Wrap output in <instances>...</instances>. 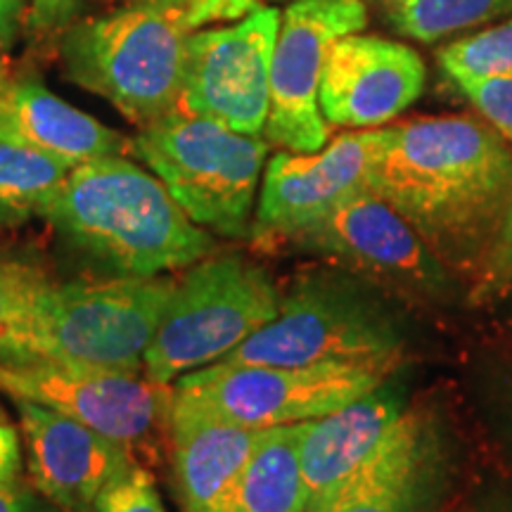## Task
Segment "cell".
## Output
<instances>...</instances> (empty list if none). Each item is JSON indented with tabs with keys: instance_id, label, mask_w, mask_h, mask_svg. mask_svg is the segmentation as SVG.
I'll list each match as a JSON object with an SVG mask.
<instances>
[{
	"instance_id": "cell-17",
	"label": "cell",
	"mask_w": 512,
	"mask_h": 512,
	"mask_svg": "<svg viewBox=\"0 0 512 512\" xmlns=\"http://www.w3.org/2000/svg\"><path fill=\"white\" fill-rule=\"evenodd\" d=\"M403 411L406 403L401 389L382 380L347 406L302 422L297 456L306 512H320L332 501L339 486L375 451Z\"/></svg>"
},
{
	"instance_id": "cell-16",
	"label": "cell",
	"mask_w": 512,
	"mask_h": 512,
	"mask_svg": "<svg viewBox=\"0 0 512 512\" xmlns=\"http://www.w3.org/2000/svg\"><path fill=\"white\" fill-rule=\"evenodd\" d=\"M15 403L27 446L29 484L60 512H91L107 479L133 458L74 418L34 401Z\"/></svg>"
},
{
	"instance_id": "cell-33",
	"label": "cell",
	"mask_w": 512,
	"mask_h": 512,
	"mask_svg": "<svg viewBox=\"0 0 512 512\" xmlns=\"http://www.w3.org/2000/svg\"><path fill=\"white\" fill-rule=\"evenodd\" d=\"M138 5H155V8H164V10H174V12H181L185 17L188 12L195 8L200 0H136Z\"/></svg>"
},
{
	"instance_id": "cell-20",
	"label": "cell",
	"mask_w": 512,
	"mask_h": 512,
	"mask_svg": "<svg viewBox=\"0 0 512 512\" xmlns=\"http://www.w3.org/2000/svg\"><path fill=\"white\" fill-rule=\"evenodd\" d=\"M299 432L302 422L266 430L252 463L214 512H306Z\"/></svg>"
},
{
	"instance_id": "cell-26",
	"label": "cell",
	"mask_w": 512,
	"mask_h": 512,
	"mask_svg": "<svg viewBox=\"0 0 512 512\" xmlns=\"http://www.w3.org/2000/svg\"><path fill=\"white\" fill-rule=\"evenodd\" d=\"M458 88L477 107L486 124L512 147V74L458 81Z\"/></svg>"
},
{
	"instance_id": "cell-22",
	"label": "cell",
	"mask_w": 512,
	"mask_h": 512,
	"mask_svg": "<svg viewBox=\"0 0 512 512\" xmlns=\"http://www.w3.org/2000/svg\"><path fill=\"white\" fill-rule=\"evenodd\" d=\"M48 285L41 268L0 254V363H41L38 313Z\"/></svg>"
},
{
	"instance_id": "cell-2",
	"label": "cell",
	"mask_w": 512,
	"mask_h": 512,
	"mask_svg": "<svg viewBox=\"0 0 512 512\" xmlns=\"http://www.w3.org/2000/svg\"><path fill=\"white\" fill-rule=\"evenodd\" d=\"M38 219L112 275L181 271L219 247L155 174L128 157H100L69 169Z\"/></svg>"
},
{
	"instance_id": "cell-27",
	"label": "cell",
	"mask_w": 512,
	"mask_h": 512,
	"mask_svg": "<svg viewBox=\"0 0 512 512\" xmlns=\"http://www.w3.org/2000/svg\"><path fill=\"white\" fill-rule=\"evenodd\" d=\"M512 285V197L505 216L498 226V233L486 252L482 266H479L477 290L484 297H494Z\"/></svg>"
},
{
	"instance_id": "cell-35",
	"label": "cell",
	"mask_w": 512,
	"mask_h": 512,
	"mask_svg": "<svg viewBox=\"0 0 512 512\" xmlns=\"http://www.w3.org/2000/svg\"><path fill=\"white\" fill-rule=\"evenodd\" d=\"M10 79H12V74H10L8 64H5V60H0V93H3V88L8 86Z\"/></svg>"
},
{
	"instance_id": "cell-15",
	"label": "cell",
	"mask_w": 512,
	"mask_h": 512,
	"mask_svg": "<svg viewBox=\"0 0 512 512\" xmlns=\"http://www.w3.org/2000/svg\"><path fill=\"white\" fill-rule=\"evenodd\" d=\"M446 489L448 456L437 422L411 408L320 512H437Z\"/></svg>"
},
{
	"instance_id": "cell-21",
	"label": "cell",
	"mask_w": 512,
	"mask_h": 512,
	"mask_svg": "<svg viewBox=\"0 0 512 512\" xmlns=\"http://www.w3.org/2000/svg\"><path fill=\"white\" fill-rule=\"evenodd\" d=\"M69 166L0 131V228H17L60 190Z\"/></svg>"
},
{
	"instance_id": "cell-1",
	"label": "cell",
	"mask_w": 512,
	"mask_h": 512,
	"mask_svg": "<svg viewBox=\"0 0 512 512\" xmlns=\"http://www.w3.org/2000/svg\"><path fill=\"white\" fill-rule=\"evenodd\" d=\"M368 190L446 268L479 271L512 197V150L489 124L467 117L389 126Z\"/></svg>"
},
{
	"instance_id": "cell-29",
	"label": "cell",
	"mask_w": 512,
	"mask_h": 512,
	"mask_svg": "<svg viewBox=\"0 0 512 512\" xmlns=\"http://www.w3.org/2000/svg\"><path fill=\"white\" fill-rule=\"evenodd\" d=\"M27 19L36 31H57L72 24L83 0H27Z\"/></svg>"
},
{
	"instance_id": "cell-7",
	"label": "cell",
	"mask_w": 512,
	"mask_h": 512,
	"mask_svg": "<svg viewBox=\"0 0 512 512\" xmlns=\"http://www.w3.org/2000/svg\"><path fill=\"white\" fill-rule=\"evenodd\" d=\"M176 275L50 280L38 313L41 363L140 373Z\"/></svg>"
},
{
	"instance_id": "cell-11",
	"label": "cell",
	"mask_w": 512,
	"mask_h": 512,
	"mask_svg": "<svg viewBox=\"0 0 512 512\" xmlns=\"http://www.w3.org/2000/svg\"><path fill=\"white\" fill-rule=\"evenodd\" d=\"M368 24L366 0H294L280 17L271 60V105L264 126L268 145L318 152L330 126L320 112V81L337 38Z\"/></svg>"
},
{
	"instance_id": "cell-6",
	"label": "cell",
	"mask_w": 512,
	"mask_h": 512,
	"mask_svg": "<svg viewBox=\"0 0 512 512\" xmlns=\"http://www.w3.org/2000/svg\"><path fill=\"white\" fill-rule=\"evenodd\" d=\"M271 273L242 254H216L176 275L162 323L147 347L143 373L171 384L221 361L278 316Z\"/></svg>"
},
{
	"instance_id": "cell-32",
	"label": "cell",
	"mask_w": 512,
	"mask_h": 512,
	"mask_svg": "<svg viewBox=\"0 0 512 512\" xmlns=\"http://www.w3.org/2000/svg\"><path fill=\"white\" fill-rule=\"evenodd\" d=\"M24 19H27V0H0V60L15 46Z\"/></svg>"
},
{
	"instance_id": "cell-9",
	"label": "cell",
	"mask_w": 512,
	"mask_h": 512,
	"mask_svg": "<svg viewBox=\"0 0 512 512\" xmlns=\"http://www.w3.org/2000/svg\"><path fill=\"white\" fill-rule=\"evenodd\" d=\"M384 380L347 366H230L211 363L176 380L171 406L249 430L323 418Z\"/></svg>"
},
{
	"instance_id": "cell-19",
	"label": "cell",
	"mask_w": 512,
	"mask_h": 512,
	"mask_svg": "<svg viewBox=\"0 0 512 512\" xmlns=\"http://www.w3.org/2000/svg\"><path fill=\"white\" fill-rule=\"evenodd\" d=\"M0 131L46 152L69 169L133 152V140L76 110L31 76H12L0 93Z\"/></svg>"
},
{
	"instance_id": "cell-18",
	"label": "cell",
	"mask_w": 512,
	"mask_h": 512,
	"mask_svg": "<svg viewBox=\"0 0 512 512\" xmlns=\"http://www.w3.org/2000/svg\"><path fill=\"white\" fill-rule=\"evenodd\" d=\"M264 432L171 406L166 460L181 512L219 508L252 463Z\"/></svg>"
},
{
	"instance_id": "cell-34",
	"label": "cell",
	"mask_w": 512,
	"mask_h": 512,
	"mask_svg": "<svg viewBox=\"0 0 512 512\" xmlns=\"http://www.w3.org/2000/svg\"><path fill=\"white\" fill-rule=\"evenodd\" d=\"M479 512H512V498H494Z\"/></svg>"
},
{
	"instance_id": "cell-4",
	"label": "cell",
	"mask_w": 512,
	"mask_h": 512,
	"mask_svg": "<svg viewBox=\"0 0 512 512\" xmlns=\"http://www.w3.org/2000/svg\"><path fill=\"white\" fill-rule=\"evenodd\" d=\"M401 335L347 278L311 273L280 294L278 316L216 363L230 366H347L387 377L399 366Z\"/></svg>"
},
{
	"instance_id": "cell-31",
	"label": "cell",
	"mask_w": 512,
	"mask_h": 512,
	"mask_svg": "<svg viewBox=\"0 0 512 512\" xmlns=\"http://www.w3.org/2000/svg\"><path fill=\"white\" fill-rule=\"evenodd\" d=\"M22 472V439L15 425L0 422V484L17 482Z\"/></svg>"
},
{
	"instance_id": "cell-8",
	"label": "cell",
	"mask_w": 512,
	"mask_h": 512,
	"mask_svg": "<svg viewBox=\"0 0 512 512\" xmlns=\"http://www.w3.org/2000/svg\"><path fill=\"white\" fill-rule=\"evenodd\" d=\"M0 392L91 427L147 470L164 463L174 384L155 382L143 370L117 373L55 363H0Z\"/></svg>"
},
{
	"instance_id": "cell-24",
	"label": "cell",
	"mask_w": 512,
	"mask_h": 512,
	"mask_svg": "<svg viewBox=\"0 0 512 512\" xmlns=\"http://www.w3.org/2000/svg\"><path fill=\"white\" fill-rule=\"evenodd\" d=\"M439 62L456 83L512 74V17L479 34L448 43L441 48Z\"/></svg>"
},
{
	"instance_id": "cell-3",
	"label": "cell",
	"mask_w": 512,
	"mask_h": 512,
	"mask_svg": "<svg viewBox=\"0 0 512 512\" xmlns=\"http://www.w3.org/2000/svg\"><path fill=\"white\" fill-rule=\"evenodd\" d=\"M188 36L181 12L136 3L69 24L60 57L69 79L143 128L178 107Z\"/></svg>"
},
{
	"instance_id": "cell-13",
	"label": "cell",
	"mask_w": 512,
	"mask_h": 512,
	"mask_svg": "<svg viewBox=\"0 0 512 512\" xmlns=\"http://www.w3.org/2000/svg\"><path fill=\"white\" fill-rule=\"evenodd\" d=\"M287 245L415 297H439L448 290L446 266L411 223L370 190L358 192L316 226L287 240Z\"/></svg>"
},
{
	"instance_id": "cell-14",
	"label": "cell",
	"mask_w": 512,
	"mask_h": 512,
	"mask_svg": "<svg viewBox=\"0 0 512 512\" xmlns=\"http://www.w3.org/2000/svg\"><path fill=\"white\" fill-rule=\"evenodd\" d=\"M425 79V62L411 46L356 31L328 50L320 112L328 126L375 128L406 112L422 95Z\"/></svg>"
},
{
	"instance_id": "cell-28",
	"label": "cell",
	"mask_w": 512,
	"mask_h": 512,
	"mask_svg": "<svg viewBox=\"0 0 512 512\" xmlns=\"http://www.w3.org/2000/svg\"><path fill=\"white\" fill-rule=\"evenodd\" d=\"M256 5H259V0H200L185 15V24L192 31L209 22H235V19L252 12Z\"/></svg>"
},
{
	"instance_id": "cell-30",
	"label": "cell",
	"mask_w": 512,
	"mask_h": 512,
	"mask_svg": "<svg viewBox=\"0 0 512 512\" xmlns=\"http://www.w3.org/2000/svg\"><path fill=\"white\" fill-rule=\"evenodd\" d=\"M0 512H60L46 496H41L29 482L0 484Z\"/></svg>"
},
{
	"instance_id": "cell-25",
	"label": "cell",
	"mask_w": 512,
	"mask_h": 512,
	"mask_svg": "<svg viewBox=\"0 0 512 512\" xmlns=\"http://www.w3.org/2000/svg\"><path fill=\"white\" fill-rule=\"evenodd\" d=\"M91 512H166L155 475L145 465L128 460L107 479L95 496Z\"/></svg>"
},
{
	"instance_id": "cell-23",
	"label": "cell",
	"mask_w": 512,
	"mask_h": 512,
	"mask_svg": "<svg viewBox=\"0 0 512 512\" xmlns=\"http://www.w3.org/2000/svg\"><path fill=\"white\" fill-rule=\"evenodd\" d=\"M384 17L399 34L437 43L460 31L512 15V0H380Z\"/></svg>"
},
{
	"instance_id": "cell-12",
	"label": "cell",
	"mask_w": 512,
	"mask_h": 512,
	"mask_svg": "<svg viewBox=\"0 0 512 512\" xmlns=\"http://www.w3.org/2000/svg\"><path fill=\"white\" fill-rule=\"evenodd\" d=\"M384 136L387 128H363L342 133L318 152L285 150L271 157L249 238L259 245H285L368 190L370 166Z\"/></svg>"
},
{
	"instance_id": "cell-10",
	"label": "cell",
	"mask_w": 512,
	"mask_h": 512,
	"mask_svg": "<svg viewBox=\"0 0 512 512\" xmlns=\"http://www.w3.org/2000/svg\"><path fill=\"white\" fill-rule=\"evenodd\" d=\"M280 17L278 8L256 5L228 27L190 34L178 110L261 136L271 105V60Z\"/></svg>"
},
{
	"instance_id": "cell-5",
	"label": "cell",
	"mask_w": 512,
	"mask_h": 512,
	"mask_svg": "<svg viewBox=\"0 0 512 512\" xmlns=\"http://www.w3.org/2000/svg\"><path fill=\"white\" fill-rule=\"evenodd\" d=\"M133 155L150 166L192 223L223 238H249L268 140L176 107L138 128Z\"/></svg>"
}]
</instances>
